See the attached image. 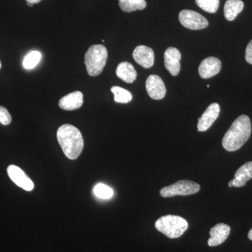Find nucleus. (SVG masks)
<instances>
[{
	"label": "nucleus",
	"instance_id": "obj_5",
	"mask_svg": "<svg viewBox=\"0 0 252 252\" xmlns=\"http://www.w3.org/2000/svg\"><path fill=\"white\" fill-rule=\"evenodd\" d=\"M200 186L195 182L189 180H180L174 185L164 187L160 190V194L163 198H170L176 195H189L198 193Z\"/></svg>",
	"mask_w": 252,
	"mask_h": 252
},
{
	"label": "nucleus",
	"instance_id": "obj_14",
	"mask_svg": "<svg viewBox=\"0 0 252 252\" xmlns=\"http://www.w3.org/2000/svg\"><path fill=\"white\" fill-rule=\"evenodd\" d=\"M84 104V95L80 91H75L60 99L59 107L63 110L72 111L80 108Z\"/></svg>",
	"mask_w": 252,
	"mask_h": 252
},
{
	"label": "nucleus",
	"instance_id": "obj_26",
	"mask_svg": "<svg viewBox=\"0 0 252 252\" xmlns=\"http://www.w3.org/2000/svg\"><path fill=\"white\" fill-rule=\"evenodd\" d=\"M248 238L250 239V240H252V228L250 230V232H249Z\"/></svg>",
	"mask_w": 252,
	"mask_h": 252
},
{
	"label": "nucleus",
	"instance_id": "obj_1",
	"mask_svg": "<svg viewBox=\"0 0 252 252\" xmlns=\"http://www.w3.org/2000/svg\"><path fill=\"white\" fill-rule=\"evenodd\" d=\"M252 133L250 119L241 115L235 119L228 130L225 132L222 145L228 152H235L248 142Z\"/></svg>",
	"mask_w": 252,
	"mask_h": 252
},
{
	"label": "nucleus",
	"instance_id": "obj_23",
	"mask_svg": "<svg viewBox=\"0 0 252 252\" xmlns=\"http://www.w3.org/2000/svg\"><path fill=\"white\" fill-rule=\"evenodd\" d=\"M11 116L7 109L0 106V123L2 125L7 126L11 124Z\"/></svg>",
	"mask_w": 252,
	"mask_h": 252
},
{
	"label": "nucleus",
	"instance_id": "obj_29",
	"mask_svg": "<svg viewBox=\"0 0 252 252\" xmlns=\"http://www.w3.org/2000/svg\"><path fill=\"white\" fill-rule=\"evenodd\" d=\"M1 61H0V69H1Z\"/></svg>",
	"mask_w": 252,
	"mask_h": 252
},
{
	"label": "nucleus",
	"instance_id": "obj_2",
	"mask_svg": "<svg viewBox=\"0 0 252 252\" xmlns=\"http://www.w3.org/2000/svg\"><path fill=\"white\" fill-rule=\"evenodd\" d=\"M57 139L64 155L71 160H75L84 149V142L80 130L70 124H64L59 127Z\"/></svg>",
	"mask_w": 252,
	"mask_h": 252
},
{
	"label": "nucleus",
	"instance_id": "obj_7",
	"mask_svg": "<svg viewBox=\"0 0 252 252\" xmlns=\"http://www.w3.org/2000/svg\"><path fill=\"white\" fill-rule=\"evenodd\" d=\"M146 89L149 97L157 100L164 98L166 94V88L161 78L154 74L147 78Z\"/></svg>",
	"mask_w": 252,
	"mask_h": 252
},
{
	"label": "nucleus",
	"instance_id": "obj_25",
	"mask_svg": "<svg viewBox=\"0 0 252 252\" xmlns=\"http://www.w3.org/2000/svg\"><path fill=\"white\" fill-rule=\"evenodd\" d=\"M26 1L32 3V4H37V3L40 2L41 0H26Z\"/></svg>",
	"mask_w": 252,
	"mask_h": 252
},
{
	"label": "nucleus",
	"instance_id": "obj_13",
	"mask_svg": "<svg viewBox=\"0 0 252 252\" xmlns=\"http://www.w3.org/2000/svg\"><path fill=\"white\" fill-rule=\"evenodd\" d=\"M230 233V227L225 223H218L210 230V238L208 240L210 247H216L224 243Z\"/></svg>",
	"mask_w": 252,
	"mask_h": 252
},
{
	"label": "nucleus",
	"instance_id": "obj_27",
	"mask_svg": "<svg viewBox=\"0 0 252 252\" xmlns=\"http://www.w3.org/2000/svg\"><path fill=\"white\" fill-rule=\"evenodd\" d=\"M228 187H233V180H231V181H230V182H229V183H228Z\"/></svg>",
	"mask_w": 252,
	"mask_h": 252
},
{
	"label": "nucleus",
	"instance_id": "obj_8",
	"mask_svg": "<svg viewBox=\"0 0 252 252\" xmlns=\"http://www.w3.org/2000/svg\"><path fill=\"white\" fill-rule=\"evenodd\" d=\"M8 175L13 182L18 187H21L27 191H31L34 189V185L32 181L28 177L27 175L16 165H11L7 168Z\"/></svg>",
	"mask_w": 252,
	"mask_h": 252
},
{
	"label": "nucleus",
	"instance_id": "obj_16",
	"mask_svg": "<svg viewBox=\"0 0 252 252\" xmlns=\"http://www.w3.org/2000/svg\"><path fill=\"white\" fill-rule=\"evenodd\" d=\"M117 77L127 84H132L137 79V72L131 63L123 62L117 68Z\"/></svg>",
	"mask_w": 252,
	"mask_h": 252
},
{
	"label": "nucleus",
	"instance_id": "obj_21",
	"mask_svg": "<svg viewBox=\"0 0 252 252\" xmlns=\"http://www.w3.org/2000/svg\"><path fill=\"white\" fill-rule=\"evenodd\" d=\"M41 53L39 51H32L25 57L23 60V67L26 69H33L37 65L41 59Z\"/></svg>",
	"mask_w": 252,
	"mask_h": 252
},
{
	"label": "nucleus",
	"instance_id": "obj_20",
	"mask_svg": "<svg viewBox=\"0 0 252 252\" xmlns=\"http://www.w3.org/2000/svg\"><path fill=\"white\" fill-rule=\"evenodd\" d=\"M200 9L210 14H215L220 6V0H195Z\"/></svg>",
	"mask_w": 252,
	"mask_h": 252
},
{
	"label": "nucleus",
	"instance_id": "obj_10",
	"mask_svg": "<svg viewBox=\"0 0 252 252\" xmlns=\"http://www.w3.org/2000/svg\"><path fill=\"white\" fill-rule=\"evenodd\" d=\"M221 69V62L215 57L204 59L198 68L199 74L203 79H209L218 74Z\"/></svg>",
	"mask_w": 252,
	"mask_h": 252
},
{
	"label": "nucleus",
	"instance_id": "obj_17",
	"mask_svg": "<svg viewBox=\"0 0 252 252\" xmlns=\"http://www.w3.org/2000/svg\"><path fill=\"white\" fill-rule=\"evenodd\" d=\"M244 9V2L241 0H227L224 5V16L228 21H234Z\"/></svg>",
	"mask_w": 252,
	"mask_h": 252
},
{
	"label": "nucleus",
	"instance_id": "obj_12",
	"mask_svg": "<svg viewBox=\"0 0 252 252\" xmlns=\"http://www.w3.org/2000/svg\"><path fill=\"white\" fill-rule=\"evenodd\" d=\"M132 57L137 64L144 68H150L154 65V52L148 46H137L134 50Z\"/></svg>",
	"mask_w": 252,
	"mask_h": 252
},
{
	"label": "nucleus",
	"instance_id": "obj_28",
	"mask_svg": "<svg viewBox=\"0 0 252 252\" xmlns=\"http://www.w3.org/2000/svg\"><path fill=\"white\" fill-rule=\"evenodd\" d=\"M27 5H28V6H31V7H32V6H33V5H34V4H32V3H31V2H28V1H27Z\"/></svg>",
	"mask_w": 252,
	"mask_h": 252
},
{
	"label": "nucleus",
	"instance_id": "obj_24",
	"mask_svg": "<svg viewBox=\"0 0 252 252\" xmlns=\"http://www.w3.org/2000/svg\"><path fill=\"white\" fill-rule=\"evenodd\" d=\"M245 59H246L247 62L252 64V40L249 43L248 46H247Z\"/></svg>",
	"mask_w": 252,
	"mask_h": 252
},
{
	"label": "nucleus",
	"instance_id": "obj_18",
	"mask_svg": "<svg viewBox=\"0 0 252 252\" xmlns=\"http://www.w3.org/2000/svg\"><path fill=\"white\" fill-rule=\"evenodd\" d=\"M119 6L124 12L130 13L147 7L145 0H119Z\"/></svg>",
	"mask_w": 252,
	"mask_h": 252
},
{
	"label": "nucleus",
	"instance_id": "obj_22",
	"mask_svg": "<svg viewBox=\"0 0 252 252\" xmlns=\"http://www.w3.org/2000/svg\"><path fill=\"white\" fill-rule=\"evenodd\" d=\"M94 192L97 198L101 199H109L113 196V190L108 186L103 184H98L94 187Z\"/></svg>",
	"mask_w": 252,
	"mask_h": 252
},
{
	"label": "nucleus",
	"instance_id": "obj_6",
	"mask_svg": "<svg viewBox=\"0 0 252 252\" xmlns=\"http://www.w3.org/2000/svg\"><path fill=\"white\" fill-rule=\"evenodd\" d=\"M179 20L184 27L192 31L205 29L209 25L206 18L191 10H182L179 14Z\"/></svg>",
	"mask_w": 252,
	"mask_h": 252
},
{
	"label": "nucleus",
	"instance_id": "obj_3",
	"mask_svg": "<svg viewBox=\"0 0 252 252\" xmlns=\"http://www.w3.org/2000/svg\"><path fill=\"white\" fill-rule=\"evenodd\" d=\"M156 228L169 238H178L188 229V222L180 216L166 215L160 217L155 223Z\"/></svg>",
	"mask_w": 252,
	"mask_h": 252
},
{
	"label": "nucleus",
	"instance_id": "obj_15",
	"mask_svg": "<svg viewBox=\"0 0 252 252\" xmlns=\"http://www.w3.org/2000/svg\"><path fill=\"white\" fill-rule=\"evenodd\" d=\"M252 179V162L249 161L240 167L235 174L233 180V187H242Z\"/></svg>",
	"mask_w": 252,
	"mask_h": 252
},
{
	"label": "nucleus",
	"instance_id": "obj_4",
	"mask_svg": "<svg viewBox=\"0 0 252 252\" xmlns=\"http://www.w3.org/2000/svg\"><path fill=\"white\" fill-rule=\"evenodd\" d=\"M108 53L102 44L93 45L85 54V64L88 74L91 77H97L103 71L107 63Z\"/></svg>",
	"mask_w": 252,
	"mask_h": 252
},
{
	"label": "nucleus",
	"instance_id": "obj_19",
	"mask_svg": "<svg viewBox=\"0 0 252 252\" xmlns=\"http://www.w3.org/2000/svg\"><path fill=\"white\" fill-rule=\"evenodd\" d=\"M111 91L114 94V100L118 103H128L132 99L130 91L119 86H113Z\"/></svg>",
	"mask_w": 252,
	"mask_h": 252
},
{
	"label": "nucleus",
	"instance_id": "obj_11",
	"mask_svg": "<svg viewBox=\"0 0 252 252\" xmlns=\"http://www.w3.org/2000/svg\"><path fill=\"white\" fill-rule=\"evenodd\" d=\"M181 53L178 49L169 47L164 54L165 68L172 76H177L180 72Z\"/></svg>",
	"mask_w": 252,
	"mask_h": 252
},
{
	"label": "nucleus",
	"instance_id": "obj_9",
	"mask_svg": "<svg viewBox=\"0 0 252 252\" xmlns=\"http://www.w3.org/2000/svg\"><path fill=\"white\" fill-rule=\"evenodd\" d=\"M220 114V106L218 103H212L207 107L203 115L198 119V131L205 132L211 127Z\"/></svg>",
	"mask_w": 252,
	"mask_h": 252
}]
</instances>
